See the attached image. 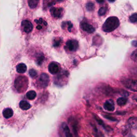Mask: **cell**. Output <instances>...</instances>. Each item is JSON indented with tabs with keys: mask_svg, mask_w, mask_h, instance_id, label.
Instances as JSON below:
<instances>
[{
	"mask_svg": "<svg viewBox=\"0 0 137 137\" xmlns=\"http://www.w3.org/2000/svg\"><path fill=\"white\" fill-rule=\"evenodd\" d=\"M62 27L63 29L67 30L69 32H71L73 29V24L70 21H66L62 23Z\"/></svg>",
	"mask_w": 137,
	"mask_h": 137,
	"instance_id": "obj_15",
	"label": "cell"
},
{
	"mask_svg": "<svg viewBox=\"0 0 137 137\" xmlns=\"http://www.w3.org/2000/svg\"><path fill=\"white\" fill-rule=\"evenodd\" d=\"M78 48V42L77 40L74 39L68 40L65 46V49L66 50L70 52H74Z\"/></svg>",
	"mask_w": 137,
	"mask_h": 137,
	"instance_id": "obj_3",
	"label": "cell"
},
{
	"mask_svg": "<svg viewBox=\"0 0 137 137\" xmlns=\"http://www.w3.org/2000/svg\"><path fill=\"white\" fill-rule=\"evenodd\" d=\"M22 27L23 31L26 33H30L33 28L32 23L28 20H24L22 22Z\"/></svg>",
	"mask_w": 137,
	"mask_h": 137,
	"instance_id": "obj_7",
	"label": "cell"
},
{
	"mask_svg": "<svg viewBox=\"0 0 137 137\" xmlns=\"http://www.w3.org/2000/svg\"><path fill=\"white\" fill-rule=\"evenodd\" d=\"M36 96V93L34 91H29L26 93V97L27 98L30 100H33Z\"/></svg>",
	"mask_w": 137,
	"mask_h": 137,
	"instance_id": "obj_17",
	"label": "cell"
},
{
	"mask_svg": "<svg viewBox=\"0 0 137 137\" xmlns=\"http://www.w3.org/2000/svg\"><path fill=\"white\" fill-rule=\"evenodd\" d=\"M29 85L27 78L25 76H19L17 77L15 81V87L19 93L25 92Z\"/></svg>",
	"mask_w": 137,
	"mask_h": 137,
	"instance_id": "obj_2",
	"label": "cell"
},
{
	"mask_svg": "<svg viewBox=\"0 0 137 137\" xmlns=\"http://www.w3.org/2000/svg\"><path fill=\"white\" fill-rule=\"evenodd\" d=\"M50 12L53 17L56 18H60L62 17L64 12V10L62 8L52 7L50 9Z\"/></svg>",
	"mask_w": 137,
	"mask_h": 137,
	"instance_id": "obj_6",
	"label": "cell"
},
{
	"mask_svg": "<svg viewBox=\"0 0 137 137\" xmlns=\"http://www.w3.org/2000/svg\"><path fill=\"white\" fill-rule=\"evenodd\" d=\"M137 53H136V50H134L133 53H132V55H131V58H132V60H133L134 61H135V62H136V58H137Z\"/></svg>",
	"mask_w": 137,
	"mask_h": 137,
	"instance_id": "obj_27",
	"label": "cell"
},
{
	"mask_svg": "<svg viewBox=\"0 0 137 137\" xmlns=\"http://www.w3.org/2000/svg\"><path fill=\"white\" fill-rule=\"evenodd\" d=\"M108 1L110 2H114L115 1V0H108Z\"/></svg>",
	"mask_w": 137,
	"mask_h": 137,
	"instance_id": "obj_30",
	"label": "cell"
},
{
	"mask_svg": "<svg viewBox=\"0 0 137 137\" xmlns=\"http://www.w3.org/2000/svg\"><path fill=\"white\" fill-rule=\"evenodd\" d=\"M106 117V119H109L110 120H112V121H116L115 119H112V117H109V116H105Z\"/></svg>",
	"mask_w": 137,
	"mask_h": 137,
	"instance_id": "obj_29",
	"label": "cell"
},
{
	"mask_svg": "<svg viewBox=\"0 0 137 137\" xmlns=\"http://www.w3.org/2000/svg\"><path fill=\"white\" fill-rule=\"evenodd\" d=\"M131 137H135V136H134V135H132Z\"/></svg>",
	"mask_w": 137,
	"mask_h": 137,
	"instance_id": "obj_32",
	"label": "cell"
},
{
	"mask_svg": "<svg viewBox=\"0 0 137 137\" xmlns=\"http://www.w3.org/2000/svg\"><path fill=\"white\" fill-rule=\"evenodd\" d=\"M127 102V99L126 97H121L119 98L117 100V103L120 106H123L126 104Z\"/></svg>",
	"mask_w": 137,
	"mask_h": 137,
	"instance_id": "obj_18",
	"label": "cell"
},
{
	"mask_svg": "<svg viewBox=\"0 0 137 137\" xmlns=\"http://www.w3.org/2000/svg\"><path fill=\"white\" fill-rule=\"evenodd\" d=\"M19 107H20L22 110H27L31 108V106L26 101L22 100L20 102V103H19Z\"/></svg>",
	"mask_w": 137,
	"mask_h": 137,
	"instance_id": "obj_16",
	"label": "cell"
},
{
	"mask_svg": "<svg viewBox=\"0 0 137 137\" xmlns=\"http://www.w3.org/2000/svg\"><path fill=\"white\" fill-rule=\"evenodd\" d=\"M16 70L19 73H24L27 70V67L24 63H19L16 67Z\"/></svg>",
	"mask_w": 137,
	"mask_h": 137,
	"instance_id": "obj_14",
	"label": "cell"
},
{
	"mask_svg": "<svg viewBox=\"0 0 137 137\" xmlns=\"http://www.w3.org/2000/svg\"><path fill=\"white\" fill-rule=\"evenodd\" d=\"M107 10H108V8L106 7H101L98 11L99 15L100 16H102L105 15L106 14L107 12Z\"/></svg>",
	"mask_w": 137,
	"mask_h": 137,
	"instance_id": "obj_22",
	"label": "cell"
},
{
	"mask_svg": "<svg viewBox=\"0 0 137 137\" xmlns=\"http://www.w3.org/2000/svg\"><path fill=\"white\" fill-rule=\"evenodd\" d=\"M125 86L127 87L128 88L132 89V88H133V91H134V89L136 90V81L134 80H127L124 84Z\"/></svg>",
	"mask_w": 137,
	"mask_h": 137,
	"instance_id": "obj_12",
	"label": "cell"
},
{
	"mask_svg": "<svg viewBox=\"0 0 137 137\" xmlns=\"http://www.w3.org/2000/svg\"><path fill=\"white\" fill-rule=\"evenodd\" d=\"M44 60V56L42 54H39L37 57V63L38 65H41Z\"/></svg>",
	"mask_w": 137,
	"mask_h": 137,
	"instance_id": "obj_23",
	"label": "cell"
},
{
	"mask_svg": "<svg viewBox=\"0 0 137 137\" xmlns=\"http://www.w3.org/2000/svg\"><path fill=\"white\" fill-rule=\"evenodd\" d=\"M129 124L130 126L133 128H136V119L135 117H131L128 121Z\"/></svg>",
	"mask_w": 137,
	"mask_h": 137,
	"instance_id": "obj_20",
	"label": "cell"
},
{
	"mask_svg": "<svg viewBox=\"0 0 137 137\" xmlns=\"http://www.w3.org/2000/svg\"><path fill=\"white\" fill-rule=\"evenodd\" d=\"M130 21L131 23H135L137 21V15L136 13H134L132 15H131L130 17Z\"/></svg>",
	"mask_w": 137,
	"mask_h": 137,
	"instance_id": "obj_24",
	"label": "cell"
},
{
	"mask_svg": "<svg viewBox=\"0 0 137 137\" xmlns=\"http://www.w3.org/2000/svg\"><path fill=\"white\" fill-rule=\"evenodd\" d=\"M62 130V134L64 137H72V135L70 132L68 125L65 123H63L61 125Z\"/></svg>",
	"mask_w": 137,
	"mask_h": 137,
	"instance_id": "obj_10",
	"label": "cell"
},
{
	"mask_svg": "<svg viewBox=\"0 0 137 137\" xmlns=\"http://www.w3.org/2000/svg\"><path fill=\"white\" fill-rule=\"evenodd\" d=\"M29 74L32 77V78H35L37 76V73L36 72V71L34 69H31L29 71Z\"/></svg>",
	"mask_w": 137,
	"mask_h": 137,
	"instance_id": "obj_26",
	"label": "cell"
},
{
	"mask_svg": "<svg viewBox=\"0 0 137 137\" xmlns=\"http://www.w3.org/2000/svg\"><path fill=\"white\" fill-rule=\"evenodd\" d=\"M86 9L88 11H93L94 9V4L92 2H88L86 4Z\"/></svg>",
	"mask_w": 137,
	"mask_h": 137,
	"instance_id": "obj_25",
	"label": "cell"
},
{
	"mask_svg": "<svg viewBox=\"0 0 137 137\" xmlns=\"http://www.w3.org/2000/svg\"><path fill=\"white\" fill-rule=\"evenodd\" d=\"M49 72L52 74H56L60 71V68L56 62H51L48 65Z\"/></svg>",
	"mask_w": 137,
	"mask_h": 137,
	"instance_id": "obj_8",
	"label": "cell"
},
{
	"mask_svg": "<svg viewBox=\"0 0 137 137\" xmlns=\"http://www.w3.org/2000/svg\"><path fill=\"white\" fill-rule=\"evenodd\" d=\"M39 0H28L29 7L31 9H35L37 6Z\"/></svg>",
	"mask_w": 137,
	"mask_h": 137,
	"instance_id": "obj_19",
	"label": "cell"
},
{
	"mask_svg": "<svg viewBox=\"0 0 137 137\" xmlns=\"http://www.w3.org/2000/svg\"><path fill=\"white\" fill-rule=\"evenodd\" d=\"M96 1L97 3L100 4H102L105 2V0H96Z\"/></svg>",
	"mask_w": 137,
	"mask_h": 137,
	"instance_id": "obj_28",
	"label": "cell"
},
{
	"mask_svg": "<svg viewBox=\"0 0 137 137\" xmlns=\"http://www.w3.org/2000/svg\"><path fill=\"white\" fill-rule=\"evenodd\" d=\"M56 1H59V2H61V1H63V0H56Z\"/></svg>",
	"mask_w": 137,
	"mask_h": 137,
	"instance_id": "obj_31",
	"label": "cell"
},
{
	"mask_svg": "<svg viewBox=\"0 0 137 137\" xmlns=\"http://www.w3.org/2000/svg\"><path fill=\"white\" fill-rule=\"evenodd\" d=\"M62 39L60 38H55L53 42V46L55 47H59L61 43H62Z\"/></svg>",
	"mask_w": 137,
	"mask_h": 137,
	"instance_id": "obj_21",
	"label": "cell"
},
{
	"mask_svg": "<svg viewBox=\"0 0 137 137\" xmlns=\"http://www.w3.org/2000/svg\"><path fill=\"white\" fill-rule=\"evenodd\" d=\"M104 108L109 111H113L115 110V104L112 100H107L103 105Z\"/></svg>",
	"mask_w": 137,
	"mask_h": 137,
	"instance_id": "obj_11",
	"label": "cell"
},
{
	"mask_svg": "<svg viewBox=\"0 0 137 137\" xmlns=\"http://www.w3.org/2000/svg\"><path fill=\"white\" fill-rule=\"evenodd\" d=\"M81 27L84 31L89 34L93 33L95 31L94 27L86 21H83L81 23Z\"/></svg>",
	"mask_w": 137,
	"mask_h": 137,
	"instance_id": "obj_5",
	"label": "cell"
},
{
	"mask_svg": "<svg viewBox=\"0 0 137 137\" xmlns=\"http://www.w3.org/2000/svg\"><path fill=\"white\" fill-rule=\"evenodd\" d=\"M35 22L37 24L36 29L38 30H41L44 27H45L47 26V23L42 18H40L39 19H35Z\"/></svg>",
	"mask_w": 137,
	"mask_h": 137,
	"instance_id": "obj_9",
	"label": "cell"
},
{
	"mask_svg": "<svg viewBox=\"0 0 137 137\" xmlns=\"http://www.w3.org/2000/svg\"><path fill=\"white\" fill-rule=\"evenodd\" d=\"M49 82V75L45 73H41L39 79V85L42 88H46V87L48 86Z\"/></svg>",
	"mask_w": 137,
	"mask_h": 137,
	"instance_id": "obj_4",
	"label": "cell"
},
{
	"mask_svg": "<svg viewBox=\"0 0 137 137\" xmlns=\"http://www.w3.org/2000/svg\"><path fill=\"white\" fill-rule=\"evenodd\" d=\"M120 24L119 18L115 17H110L107 18L102 26V30L104 32L109 33L114 31Z\"/></svg>",
	"mask_w": 137,
	"mask_h": 137,
	"instance_id": "obj_1",
	"label": "cell"
},
{
	"mask_svg": "<svg viewBox=\"0 0 137 137\" xmlns=\"http://www.w3.org/2000/svg\"><path fill=\"white\" fill-rule=\"evenodd\" d=\"M13 115V111L11 108H6L3 111V115L4 118L8 119L12 117Z\"/></svg>",
	"mask_w": 137,
	"mask_h": 137,
	"instance_id": "obj_13",
	"label": "cell"
}]
</instances>
